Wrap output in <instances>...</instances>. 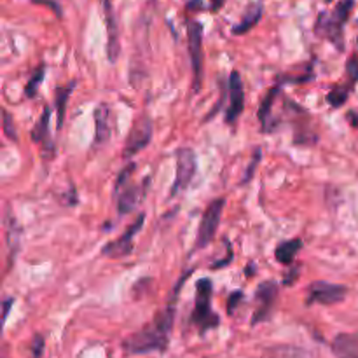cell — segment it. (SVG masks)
Returning <instances> with one entry per match:
<instances>
[{
    "label": "cell",
    "instance_id": "6da1fadb",
    "mask_svg": "<svg viewBox=\"0 0 358 358\" xmlns=\"http://www.w3.org/2000/svg\"><path fill=\"white\" fill-rule=\"evenodd\" d=\"M189 271L192 273V269H189ZM191 273H185V275L180 276V280H178L177 287H175L173 290V296H171V301L164 306V310L159 311V313L152 318L150 324H147L145 327L140 329L138 332H135V334H131L129 338L124 339L122 350H124L128 355H145V353L166 352L175 324V301H177L178 290H180V287L187 282Z\"/></svg>",
    "mask_w": 358,
    "mask_h": 358
},
{
    "label": "cell",
    "instance_id": "7a4b0ae2",
    "mask_svg": "<svg viewBox=\"0 0 358 358\" xmlns=\"http://www.w3.org/2000/svg\"><path fill=\"white\" fill-rule=\"evenodd\" d=\"M135 170L136 164L129 163L128 166L122 168L117 180H115L114 196L115 201H117L119 215H128V213H131L143 201V198H145L147 187H149V178H145L140 185L133 184L131 177L135 173Z\"/></svg>",
    "mask_w": 358,
    "mask_h": 358
},
{
    "label": "cell",
    "instance_id": "3957f363",
    "mask_svg": "<svg viewBox=\"0 0 358 358\" xmlns=\"http://www.w3.org/2000/svg\"><path fill=\"white\" fill-rule=\"evenodd\" d=\"M213 283L210 278H201L196 283V299L191 322L198 327L199 334H205L210 329L219 327L220 317L212 310Z\"/></svg>",
    "mask_w": 358,
    "mask_h": 358
},
{
    "label": "cell",
    "instance_id": "277c9868",
    "mask_svg": "<svg viewBox=\"0 0 358 358\" xmlns=\"http://www.w3.org/2000/svg\"><path fill=\"white\" fill-rule=\"evenodd\" d=\"M224 206H226V199L224 198H217L208 203V206H206L205 213L201 217V222H199L194 250H203V248H206L212 243L217 234V229L220 226Z\"/></svg>",
    "mask_w": 358,
    "mask_h": 358
},
{
    "label": "cell",
    "instance_id": "5b68a950",
    "mask_svg": "<svg viewBox=\"0 0 358 358\" xmlns=\"http://www.w3.org/2000/svg\"><path fill=\"white\" fill-rule=\"evenodd\" d=\"M187 44L192 65V91L198 93L203 80V27L199 21H187Z\"/></svg>",
    "mask_w": 358,
    "mask_h": 358
},
{
    "label": "cell",
    "instance_id": "8992f818",
    "mask_svg": "<svg viewBox=\"0 0 358 358\" xmlns=\"http://www.w3.org/2000/svg\"><path fill=\"white\" fill-rule=\"evenodd\" d=\"M278 283L273 282V280L262 282L261 285L255 289V310L254 313H252V325H259L271 318L276 299H278Z\"/></svg>",
    "mask_w": 358,
    "mask_h": 358
},
{
    "label": "cell",
    "instance_id": "52a82bcc",
    "mask_svg": "<svg viewBox=\"0 0 358 358\" xmlns=\"http://www.w3.org/2000/svg\"><path fill=\"white\" fill-rule=\"evenodd\" d=\"M306 306L311 304H324V306H334V304L343 303L348 296V287L339 285V283L329 282H313L308 287Z\"/></svg>",
    "mask_w": 358,
    "mask_h": 358
},
{
    "label": "cell",
    "instance_id": "ba28073f",
    "mask_svg": "<svg viewBox=\"0 0 358 358\" xmlns=\"http://www.w3.org/2000/svg\"><path fill=\"white\" fill-rule=\"evenodd\" d=\"M143 220H145V213H140V217H136L135 222H133L131 226L121 234V238H117V240L114 241H108L107 245H103V248H101V255L110 259H121L131 254L133 240H135V236L143 227Z\"/></svg>",
    "mask_w": 358,
    "mask_h": 358
},
{
    "label": "cell",
    "instance_id": "9c48e42d",
    "mask_svg": "<svg viewBox=\"0 0 358 358\" xmlns=\"http://www.w3.org/2000/svg\"><path fill=\"white\" fill-rule=\"evenodd\" d=\"M152 140V121L147 115H142L135 121L133 128L129 129L128 138H126L124 147H122V156L131 157L138 154L140 150L145 149Z\"/></svg>",
    "mask_w": 358,
    "mask_h": 358
},
{
    "label": "cell",
    "instance_id": "30bf717a",
    "mask_svg": "<svg viewBox=\"0 0 358 358\" xmlns=\"http://www.w3.org/2000/svg\"><path fill=\"white\" fill-rule=\"evenodd\" d=\"M196 173V154L194 150L184 147L177 150V173H175L173 187H171V196H177L184 192L191 185L192 177Z\"/></svg>",
    "mask_w": 358,
    "mask_h": 358
},
{
    "label": "cell",
    "instance_id": "8fae6325",
    "mask_svg": "<svg viewBox=\"0 0 358 358\" xmlns=\"http://www.w3.org/2000/svg\"><path fill=\"white\" fill-rule=\"evenodd\" d=\"M345 24L339 20H336L334 14L327 13V10H322L317 17V23H315V34L318 37H324L327 41H331L339 51L345 49Z\"/></svg>",
    "mask_w": 358,
    "mask_h": 358
},
{
    "label": "cell",
    "instance_id": "7c38bea8",
    "mask_svg": "<svg viewBox=\"0 0 358 358\" xmlns=\"http://www.w3.org/2000/svg\"><path fill=\"white\" fill-rule=\"evenodd\" d=\"M245 108V90L243 80H241V73L238 70H233L229 76V105L226 110V122L227 124H234L243 114Z\"/></svg>",
    "mask_w": 358,
    "mask_h": 358
},
{
    "label": "cell",
    "instance_id": "4fadbf2b",
    "mask_svg": "<svg viewBox=\"0 0 358 358\" xmlns=\"http://www.w3.org/2000/svg\"><path fill=\"white\" fill-rule=\"evenodd\" d=\"M101 9H103L105 24H107V56L108 62L115 63L119 58V27H117V16L114 10V2L112 0H100Z\"/></svg>",
    "mask_w": 358,
    "mask_h": 358
},
{
    "label": "cell",
    "instance_id": "5bb4252c",
    "mask_svg": "<svg viewBox=\"0 0 358 358\" xmlns=\"http://www.w3.org/2000/svg\"><path fill=\"white\" fill-rule=\"evenodd\" d=\"M280 94H282V86L276 84V86H273L271 90L264 94V98H262L257 115H259V121H261L262 124V131L264 133H273L278 129V122H276L275 115H273V107H275Z\"/></svg>",
    "mask_w": 358,
    "mask_h": 358
},
{
    "label": "cell",
    "instance_id": "9a60e30c",
    "mask_svg": "<svg viewBox=\"0 0 358 358\" xmlns=\"http://www.w3.org/2000/svg\"><path fill=\"white\" fill-rule=\"evenodd\" d=\"M110 138V107L100 103L94 108V147H101Z\"/></svg>",
    "mask_w": 358,
    "mask_h": 358
},
{
    "label": "cell",
    "instance_id": "2e32d148",
    "mask_svg": "<svg viewBox=\"0 0 358 358\" xmlns=\"http://www.w3.org/2000/svg\"><path fill=\"white\" fill-rule=\"evenodd\" d=\"M49 121H51V108L44 107L37 124H35L34 129H31V140L41 143L44 152H51V150L55 149L51 138H49Z\"/></svg>",
    "mask_w": 358,
    "mask_h": 358
},
{
    "label": "cell",
    "instance_id": "e0dca14e",
    "mask_svg": "<svg viewBox=\"0 0 358 358\" xmlns=\"http://www.w3.org/2000/svg\"><path fill=\"white\" fill-rule=\"evenodd\" d=\"M262 13H264V7L262 3L255 2V3H248V7L245 9L243 16H241L240 23H236L233 27V34L234 35H245L247 31H250L252 28L257 27V23L261 21Z\"/></svg>",
    "mask_w": 358,
    "mask_h": 358
},
{
    "label": "cell",
    "instance_id": "ac0fdd59",
    "mask_svg": "<svg viewBox=\"0 0 358 358\" xmlns=\"http://www.w3.org/2000/svg\"><path fill=\"white\" fill-rule=\"evenodd\" d=\"M6 243H7V250H9V264L7 266L10 268L13 262L16 261L17 252H20L21 227L17 226V220L9 215V212H7L6 215Z\"/></svg>",
    "mask_w": 358,
    "mask_h": 358
},
{
    "label": "cell",
    "instance_id": "d6986e66",
    "mask_svg": "<svg viewBox=\"0 0 358 358\" xmlns=\"http://www.w3.org/2000/svg\"><path fill=\"white\" fill-rule=\"evenodd\" d=\"M338 358H358V336L357 334H339L332 341Z\"/></svg>",
    "mask_w": 358,
    "mask_h": 358
},
{
    "label": "cell",
    "instance_id": "ffe728a7",
    "mask_svg": "<svg viewBox=\"0 0 358 358\" xmlns=\"http://www.w3.org/2000/svg\"><path fill=\"white\" fill-rule=\"evenodd\" d=\"M301 248H303V240H299V238L282 241L280 245H276V250H275L276 261H278L280 264L292 266L294 259L297 257V254H299Z\"/></svg>",
    "mask_w": 358,
    "mask_h": 358
},
{
    "label": "cell",
    "instance_id": "44dd1931",
    "mask_svg": "<svg viewBox=\"0 0 358 358\" xmlns=\"http://www.w3.org/2000/svg\"><path fill=\"white\" fill-rule=\"evenodd\" d=\"M261 358H311V357L310 353L297 348V346L278 345V346H269V348H266Z\"/></svg>",
    "mask_w": 358,
    "mask_h": 358
},
{
    "label": "cell",
    "instance_id": "7402d4cb",
    "mask_svg": "<svg viewBox=\"0 0 358 358\" xmlns=\"http://www.w3.org/2000/svg\"><path fill=\"white\" fill-rule=\"evenodd\" d=\"M73 87H76V80H70L65 86H58L55 91V105L56 112H58V128H62L63 119H65V110H66V101H69L70 94H72Z\"/></svg>",
    "mask_w": 358,
    "mask_h": 358
},
{
    "label": "cell",
    "instance_id": "603a6c76",
    "mask_svg": "<svg viewBox=\"0 0 358 358\" xmlns=\"http://www.w3.org/2000/svg\"><path fill=\"white\" fill-rule=\"evenodd\" d=\"M352 90H353V86H352V84H348V83L341 84V86L332 87V90L329 91V94H327V103L331 105L332 108L343 107V105L348 101Z\"/></svg>",
    "mask_w": 358,
    "mask_h": 358
},
{
    "label": "cell",
    "instance_id": "cb8c5ba5",
    "mask_svg": "<svg viewBox=\"0 0 358 358\" xmlns=\"http://www.w3.org/2000/svg\"><path fill=\"white\" fill-rule=\"evenodd\" d=\"M44 76H45V65L37 66V70L31 73L30 79H28V83H27V86H24V96L27 98L37 96L38 86H41L42 80H44Z\"/></svg>",
    "mask_w": 358,
    "mask_h": 358
},
{
    "label": "cell",
    "instance_id": "d4e9b609",
    "mask_svg": "<svg viewBox=\"0 0 358 358\" xmlns=\"http://www.w3.org/2000/svg\"><path fill=\"white\" fill-rule=\"evenodd\" d=\"M353 6H355V0H341V2L336 6V9L332 10V14H334L336 20H339L343 24H345L346 21H348L350 14H352Z\"/></svg>",
    "mask_w": 358,
    "mask_h": 358
},
{
    "label": "cell",
    "instance_id": "484cf974",
    "mask_svg": "<svg viewBox=\"0 0 358 358\" xmlns=\"http://www.w3.org/2000/svg\"><path fill=\"white\" fill-rule=\"evenodd\" d=\"M261 157H262L261 147H255V150H254V156H252V161H250V164H248L247 171H245V175H243V180H241V185H247L248 182H250L252 178H254L255 171H257V164L261 163Z\"/></svg>",
    "mask_w": 358,
    "mask_h": 358
},
{
    "label": "cell",
    "instance_id": "4316f807",
    "mask_svg": "<svg viewBox=\"0 0 358 358\" xmlns=\"http://www.w3.org/2000/svg\"><path fill=\"white\" fill-rule=\"evenodd\" d=\"M2 117H3V135H6L9 140H13V142H17V131H16V126H14L13 115L9 114V110L3 108Z\"/></svg>",
    "mask_w": 358,
    "mask_h": 358
},
{
    "label": "cell",
    "instance_id": "83f0119b",
    "mask_svg": "<svg viewBox=\"0 0 358 358\" xmlns=\"http://www.w3.org/2000/svg\"><path fill=\"white\" fill-rule=\"evenodd\" d=\"M346 76H348L346 83L355 87L358 83V55H352L346 62Z\"/></svg>",
    "mask_w": 358,
    "mask_h": 358
},
{
    "label": "cell",
    "instance_id": "f1b7e54d",
    "mask_svg": "<svg viewBox=\"0 0 358 358\" xmlns=\"http://www.w3.org/2000/svg\"><path fill=\"white\" fill-rule=\"evenodd\" d=\"M30 352L34 358H41L42 352H44V338L41 334L34 336V339L30 343Z\"/></svg>",
    "mask_w": 358,
    "mask_h": 358
},
{
    "label": "cell",
    "instance_id": "f546056e",
    "mask_svg": "<svg viewBox=\"0 0 358 358\" xmlns=\"http://www.w3.org/2000/svg\"><path fill=\"white\" fill-rule=\"evenodd\" d=\"M243 301V292L241 290H234L233 294L229 296V299H227V313L233 315L234 310L238 308V304Z\"/></svg>",
    "mask_w": 358,
    "mask_h": 358
},
{
    "label": "cell",
    "instance_id": "4dcf8cb0",
    "mask_svg": "<svg viewBox=\"0 0 358 358\" xmlns=\"http://www.w3.org/2000/svg\"><path fill=\"white\" fill-rule=\"evenodd\" d=\"M31 2L38 3V6H45L48 9H51L58 17L63 16L62 6H59V2H56V0H31Z\"/></svg>",
    "mask_w": 358,
    "mask_h": 358
},
{
    "label": "cell",
    "instance_id": "1f68e13d",
    "mask_svg": "<svg viewBox=\"0 0 358 358\" xmlns=\"http://www.w3.org/2000/svg\"><path fill=\"white\" fill-rule=\"evenodd\" d=\"M299 273H301V266L299 264L292 266V269H290V271L285 275V280H283V285L290 287L294 282H297V276H299Z\"/></svg>",
    "mask_w": 358,
    "mask_h": 358
},
{
    "label": "cell",
    "instance_id": "d6a6232c",
    "mask_svg": "<svg viewBox=\"0 0 358 358\" xmlns=\"http://www.w3.org/2000/svg\"><path fill=\"white\" fill-rule=\"evenodd\" d=\"M226 245H227V257L226 259H220V261H217L215 264H212V269L226 268V266L229 264L231 261H233V248H231V243L227 240H226Z\"/></svg>",
    "mask_w": 358,
    "mask_h": 358
},
{
    "label": "cell",
    "instance_id": "836d02e7",
    "mask_svg": "<svg viewBox=\"0 0 358 358\" xmlns=\"http://www.w3.org/2000/svg\"><path fill=\"white\" fill-rule=\"evenodd\" d=\"M13 304H14V297H6V299H3V303H2V308H3L2 320L3 322L7 320V317H9V311H10V308H13Z\"/></svg>",
    "mask_w": 358,
    "mask_h": 358
},
{
    "label": "cell",
    "instance_id": "e575fe53",
    "mask_svg": "<svg viewBox=\"0 0 358 358\" xmlns=\"http://www.w3.org/2000/svg\"><path fill=\"white\" fill-rule=\"evenodd\" d=\"M346 121L350 122L352 128L358 129V108H355V110H350L348 114H346Z\"/></svg>",
    "mask_w": 358,
    "mask_h": 358
},
{
    "label": "cell",
    "instance_id": "d590c367",
    "mask_svg": "<svg viewBox=\"0 0 358 358\" xmlns=\"http://www.w3.org/2000/svg\"><path fill=\"white\" fill-rule=\"evenodd\" d=\"M187 9L189 10H201V9H205V7H203V0H189L187 2Z\"/></svg>",
    "mask_w": 358,
    "mask_h": 358
},
{
    "label": "cell",
    "instance_id": "8d00e7d4",
    "mask_svg": "<svg viewBox=\"0 0 358 358\" xmlns=\"http://www.w3.org/2000/svg\"><path fill=\"white\" fill-rule=\"evenodd\" d=\"M210 2H212V10H219L226 0H210Z\"/></svg>",
    "mask_w": 358,
    "mask_h": 358
},
{
    "label": "cell",
    "instance_id": "74e56055",
    "mask_svg": "<svg viewBox=\"0 0 358 358\" xmlns=\"http://www.w3.org/2000/svg\"><path fill=\"white\" fill-rule=\"evenodd\" d=\"M325 2H332V0H325Z\"/></svg>",
    "mask_w": 358,
    "mask_h": 358
}]
</instances>
